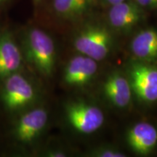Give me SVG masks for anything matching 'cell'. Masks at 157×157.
<instances>
[{"mask_svg": "<svg viewBox=\"0 0 157 157\" xmlns=\"http://www.w3.org/2000/svg\"><path fill=\"white\" fill-rule=\"evenodd\" d=\"M24 54L26 61L39 75L50 78L56 66V48L54 40L42 29L31 27L24 36Z\"/></svg>", "mask_w": 157, "mask_h": 157, "instance_id": "6da1fadb", "label": "cell"}, {"mask_svg": "<svg viewBox=\"0 0 157 157\" xmlns=\"http://www.w3.org/2000/svg\"><path fill=\"white\" fill-rule=\"evenodd\" d=\"M113 31L105 23H87L75 33L72 40L78 53L99 62L112 52L114 46Z\"/></svg>", "mask_w": 157, "mask_h": 157, "instance_id": "7a4b0ae2", "label": "cell"}, {"mask_svg": "<svg viewBox=\"0 0 157 157\" xmlns=\"http://www.w3.org/2000/svg\"><path fill=\"white\" fill-rule=\"evenodd\" d=\"M64 113L68 125L82 135L96 132L103 126L105 119L101 108L83 99L68 102L65 105Z\"/></svg>", "mask_w": 157, "mask_h": 157, "instance_id": "3957f363", "label": "cell"}, {"mask_svg": "<svg viewBox=\"0 0 157 157\" xmlns=\"http://www.w3.org/2000/svg\"><path fill=\"white\" fill-rule=\"evenodd\" d=\"M126 75L132 95L141 103L157 101V66L151 63L134 60L127 65Z\"/></svg>", "mask_w": 157, "mask_h": 157, "instance_id": "277c9868", "label": "cell"}, {"mask_svg": "<svg viewBox=\"0 0 157 157\" xmlns=\"http://www.w3.org/2000/svg\"><path fill=\"white\" fill-rule=\"evenodd\" d=\"M37 97L38 94L34 84L18 72L4 78L2 99L9 111H17L30 106Z\"/></svg>", "mask_w": 157, "mask_h": 157, "instance_id": "5b68a950", "label": "cell"}, {"mask_svg": "<svg viewBox=\"0 0 157 157\" xmlns=\"http://www.w3.org/2000/svg\"><path fill=\"white\" fill-rule=\"evenodd\" d=\"M108 8L106 24L115 32L129 34L146 20L147 12L134 0H127Z\"/></svg>", "mask_w": 157, "mask_h": 157, "instance_id": "8992f818", "label": "cell"}, {"mask_svg": "<svg viewBox=\"0 0 157 157\" xmlns=\"http://www.w3.org/2000/svg\"><path fill=\"white\" fill-rule=\"evenodd\" d=\"M98 61L78 53L65 66L63 82L70 88H84L91 84L98 74Z\"/></svg>", "mask_w": 157, "mask_h": 157, "instance_id": "52a82bcc", "label": "cell"}, {"mask_svg": "<svg viewBox=\"0 0 157 157\" xmlns=\"http://www.w3.org/2000/svg\"><path fill=\"white\" fill-rule=\"evenodd\" d=\"M49 119L48 110L42 106L27 110L20 116L14 127L16 140L23 144L34 142L44 130Z\"/></svg>", "mask_w": 157, "mask_h": 157, "instance_id": "ba28073f", "label": "cell"}, {"mask_svg": "<svg viewBox=\"0 0 157 157\" xmlns=\"http://www.w3.org/2000/svg\"><path fill=\"white\" fill-rule=\"evenodd\" d=\"M101 93L107 103L117 109H126L132 103L131 86L126 74L120 71H114L107 76L102 84Z\"/></svg>", "mask_w": 157, "mask_h": 157, "instance_id": "9c48e42d", "label": "cell"}, {"mask_svg": "<svg viewBox=\"0 0 157 157\" xmlns=\"http://www.w3.org/2000/svg\"><path fill=\"white\" fill-rule=\"evenodd\" d=\"M125 140L134 154L147 156L157 145V129L147 121H138L127 129Z\"/></svg>", "mask_w": 157, "mask_h": 157, "instance_id": "30bf717a", "label": "cell"}, {"mask_svg": "<svg viewBox=\"0 0 157 157\" xmlns=\"http://www.w3.org/2000/svg\"><path fill=\"white\" fill-rule=\"evenodd\" d=\"M99 0H52L54 13L58 18L74 23L83 21L95 10Z\"/></svg>", "mask_w": 157, "mask_h": 157, "instance_id": "8fae6325", "label": "cell"}, {"mask_svg": "<svg viewBox=\"0 0 157 157\" xmlns=\"http://www.w3.org/2000/svg\"><path fill=\"white\" fill-rule=\"evenodd\" d=\"M129 50L135 60L152 63L157 60V29H140L133 36Z\"/></svg>", "mask_w": 157, "mask_h": 157, "instance_id": "7c38bea8", "label": "cell"}, {"mask_svg": "<svg viewBox=\"0 0 157 157\" xmlns=\"http://www.w3.org/2000/svg\"><path fill=\"white\" fill-rule=\"evenodd\" d=\"M22 61V54L13 37L9 33L3 34L0 36V78L17 72Z\"/></svg>", "mask_w": 157, "mask_h": 157, "instance_id": "4fadbf2b", "label": "cell"}, {"mask_svg": "<svg viewBox=\"0 0 157 157\" xmlns=\"http://www.w3.org/2000/svg\"><path fill=\"white\" fill-rule=\"evenodd\" d=\"M87 156L93 157H125L127 155L120 148L113 145H98L87 152Z\"/></svg>", "mask_w": 157, "mask_h": 157, "instance_id": "5bb4252c", "label": "cell"}, {"mask_svg": "<svg viewBox=\"0 0 157 157\" xmlns=\"http://www.w3.org/2000/svg\"><path fill=\"white\" fill-rule=\"evenodd\" d=\"M145 11L157 10V0H134Z\"/></svg>", "mask_w": 157, "mask_h": 157, "instance_id": "9a60e30c", "label": "cell"}, {"mask_svg": "<svg viewBox=\"0 0 157 157\" xmlns=\"http://www.w3.org/2000/svg\"><path fill=\"white\" fill-rule=\"evenodd\" d=\"M47 156L50 157H65L68 156V153L60 148H52L45 153Z\"/></svg>", "mask_w": 157, "mask_h": 157, "instance_id": "2e32d148", "label": "cell"}, {"mask_svg": "<svg viewBox=\"0 0 157 157\" xmlns=\"http://www.w3.org/2000/svg\"><path fill=\"white\" fill-rule=\"evenodd\" d=\"M124 1H127V0H99V3L105 6V7H109L111 6L117 5V4L121 3Z\"/></svg>", "mask_w": 157, "mask_h": 157, "instance_id": "e0dca14e", "label": "cell"}, {"mask_svg": "<svg viewBox=\"0 0 157 157\" xmlns=\"http://www.w3.org/2000/svg\"><path fill=\"white\" fill-rule=\"evenodd\" d=\"M43 1H44V0H32L34 7H38L39 5H40L43 2Z\"/></svg>", "mask_w": 157, "mask_h": 157, "instance_id": "ac0fdd59", "label": "cell"}, {"mask_svg": "<svg viewBox=\"0 0 157 157\" xmlns=\"http://www.w3.org/2000/svg\"><path fill=\"white\" fill-rule=\"evenodd\" d=\"M5 1H6V0H0V4L4 2H5Z\"/></svg>", "mask_w": 157, "mask_h": 157, "instance_id": "d6986e66", "label": "cell"}]
</instances>
